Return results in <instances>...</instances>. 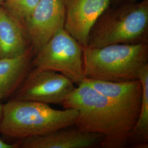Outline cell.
Masks as SVG:
<instances>
[{
	"mask_svg": "<svg viewBox=\"0 0 148 148\" xmlns=\"http://www.w3.org/2000/svg\"><path fill=\"white\" fill-rule=\"evenodd\" d=\"M78 111L74 126L103 137L101 147L121 148L128 145L135 123L109 98L85 81L77 85L62 104Z\"/></svg>",
	"mask_w": 148,
	"mask_h": 148,
	"instance_id": "6da1fadb",
	"label": "cell"
},
{
	"mask_svg": "<svg viewBox=\"0 0 148 148\" xmlns=\"http://www.w3.org/2000/svg\"><path fill=\"white\" fill-rule=\"evenodd\" d=\"M77 115L73 108L57 110L42 103L14 99L3 104L0 133L21 140L37 137L74 125Z\"/></svg>",
	"mask_w": 148,
	"mask_h": 148,
	"instance_id": "7a4b0ae2",
	"label": "cell"
},
{
	"mask_svg": "<svg viewBox=\"0 0 148 148\" xmlns=\"http://www.w3.org/2000/svg\"><path fill=\"white\" fill-rule=\"evenodd\" d=\"M85 77L108 82L139 79L148 65V43L113 44L100 48L82 47Z\"/></svg>",
	"mask_w": 148,
	"mask_h": 148,
	"instance_id": "3957f363",
	"label": "cell"
},
{
	"mask_svg": "<svg viewBox=\"0 0 148 148\" xmlns=\"http://www.w3.org/2000/svg\"><path fill=\"white\" fill-rule=\"evenodd\" d=\"M148 0L106 10L92 27L87 47L148 43Z\"/></svg>",
	"mask_w": 148,
	"mask_h": 148,
	"instance_id": "277c9868",
	"label": "cell"
},
{
	"mask_svg": "<svg viewBox=\"0 0 148 148\" xmlns=\"http://www.w3.org/2000/svg\"><path fill=\"white\" fill-rule=\"evenodd\" d=\"M35 56L31 64L34 68L58 72L77 85L86 79L82 46L64 28Z\"/></svg>",
	"mask_w": 148,
	"mask_h": 148,
	"instance_id": "5b68a950",
	"label": "cell"
},
{
	"mask_svg": "<svg viewBox=\"0 0 148 148\" xmlns=\"http://www.w3.org/2000/svg\"><path fill=\"white\" fill-rule=\"evenodd\" d=\"M75 88L74 83L59 73L34 68L16 90L14 99L62 104Z\"/></svg>",
	"mask_w": 148,
	"mask_h": 148,
	"instance_id": "8992f818",
	"label": "cell"
},
{
	"mask_svg": "<svg viewBox=\"0 0 148 148\" xmlns=\"http://www.w3.org/2000/svg\"><path fill=\"white\" fill-rule=\"evenodd\" d=\"M65 20L63 0H40L23 21L34 56L59 30Z\"/></svg>",
	"mask_w": 148,
	"mask_h": 148,
	"instance_id": "52a82bcc",
	"label": "cell"
},
{
	"mask_svg": "<svg viewBox=\"0 0 148 148\" xmlns=\"http://www.w3.org/2000/svg\"><path fill=\"white\" fill-rule=\"evenodd\" d=\"M64 29L82 46L87 45L90 31L109 7L110 0H63Z\"/></svg>",
	"mask_w": 148,
	"mask_h": 148,
	"instance_id": "ba28073f",
	"label": "cell"
},
{
	"mask_svg": "<svg viewBox=\"0 0 148 148\" xmlns=\"http://www.w3.org/2000/svg\"><path fill=\"white\" fill-rule=\"evenodd\" d=\"M85 81L109 98L136 124L143 95L142 86L139 79L126 82H108L86 79Z\"/></svg>",
	"mask_w": 148,
	"mask_h": 148,
	"instance_id": "9c48e42d",
	"label": "cell"
},
{
	"mask_svg": "<svg viewBox=\"0 0 148 148\" xmlns=\"http://www.w3.org/2000/svg\"><path fill=\"white\" fill-rule=\"evenodd\" d=\"M103 140L101 134L87 132L73 125L23 139L19 146L24 148H90L101 146Z\"/></svg>",
	"mask_w": 148,
	"mask_h": 148,
	"instance_id": "30bf717a",
	"label": "cell"
},
{
	"mask_svg": "<svg viewBox=\"0 0 148 148\" xmlns=\"http://www.w3.org/2000/svg\"><path fill=\"white\" fill-rule=\"evenodd\" d=\"M32 48L24 23L0 5V58L17 57Z\"/></svg>",
	"mask_w": 148,
	"mask_h": 148,
	"instance_id": "8fae6325",
	"label": "cell"
},
{
	"mask_svg": "<svg viewBox=\"0 0 148 148\" xmlns=\"http://www.w3.org/2000/svg\"><path fill=\"white\" fill-rule=\"evenodd\" d=\"M34 56L32 48L17 57L0 58V100L18 89L27 74Z\"/></svg>",
	"mask_w": 148,
	"mask_h": 148,
	"instance_id": "7c38bea8",
	"label": "cell"
},
{
	"mask_svg": "<svg viewBox=\"0 0 148 148\" xmlns=\"http://www.w3.org/2000/svg\"><path fill=\"white\" fill-rule=\"evenodd\" d=\"M139 79L143 90L142 104L137 120L130 134L128 145L146 148L148 146V65L141 71Z\"/></svg>",
	"mask_w": 148,
	"mask_h": 148,
	"instance_id": "4fadbf2b",
	"label": "cell"
},
{
	"mask_svg": "<svg viewBox=\"0 0 148 148\" xmlns=\"http://www.w3.org/2000/svg\"><path fill=\"white\" fill-rule=\"evenodd\" d=\"M40 0H3L2 5L21 21L29 16Z\"/></svg>",
	"mask_w": 148,
	"mask_h": 148,
	"instance_id": "5bb4252c",
	"label": "cell"
},
{
	"mask_svg": "<svg viewBox=\"0 0 148 148\" xmlns=\"http://www.w3.org/2000/svg\"><path fill=\"white\" fill-rule=\"evenodd\" d=\"M19 146L18 144H11L7 143L0 139V148H16Z\"/></svg>",
	"mask_w": 148,
	"mask_h": 148,
	"instance_id": "9a60e30c",
	"label": "cell"
},
{
	"mask_svg": "<svg viewBox=\"0 0 148 148\" xmlns=\"http://www.w3.org/2000/svg\"><path fill=\"white\" fill-rule=\"evenodd\" d=\"M136 0H110V3H112L114 5H120L125 3H130L136 2Z\"/></svg>",
	"mask_w": 148,
	"mask_h": 148,
	"instance_id": "2e32d148",
	"label": "cell"
},
{
	"mask_svg": "<svg viewBox=\"0 0 148 148\" xmlns=\"http://www.w3.org/2000/svg\"><path fill=\"white\" fill-rule=\"evenodd\" d=\"M2 111H3V104L1 103V100H0V125H1V122L2 119Z\"/></svg>",
	"mask_w": 148,
	"mask_h": 148,
	"instance_id": "e0dca14e",
	"label": "cell"
},
{
	"mask_svg": "<svg viewBox=\"0 0 148 148\" xmlns=\"http://www.w3.org/2000/svg\"><path fill=\"white\" fill-rule=\"evenodd\" d=\"M3 2V0H0V5H2Z\"/></svg>",
	"mask_w": 148,
	"mask_h": 148,
	"instance_id": "ac0fdd59",
	"label": "cell"
}]
</instances>
